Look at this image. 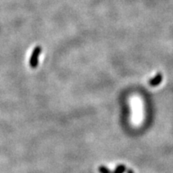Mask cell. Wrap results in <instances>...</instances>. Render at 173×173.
I'll return each mask as SVG.
<instances>
[{
    "mask_svg": "<svg viewBox=\"0 0 173 173\" xmlns=\"http://www.w3.org/2000/svg\"><path fill=\"white\" fill-rule=\"evenodd\" d=\"M41 51H42V48L40 47H36L33 51L31 55V59H30V67L31 68H36L38 66V57L40 55Z\"/></svg>",
    "mask_w": 173,
    "mask_h": 173,
    "instance_id": "cell-1",
    "label": "cell"
},
{
    "mask_svg": "<svg viewBox=\"0 0 173 173\" xmlns=\"http://www.w3.org/2000/svg\"><path fill=\"white\" fill-rule=\"evenodd\" d=\"M99 171L100 173H112V171H110L108 167H106L105 166H100L99 167Z\"/></svg>",
    "mask_w": 173,
    "mask_h": 173,
    "instance_id": "cell-4",
    "label": "cell"
},
{
    "mask_svg": "<svg viewBox=\"0 0 173 173\" xmlns=\"http://www.w3.org/2000/svg\"><path fill=\"white\" fill-rule=\"evenodd\" d=\"M127 173H134V172H133V171L131 169H128L127 170Z\"/></svg>",
    "mask_w": 173,
    "mask_h": 173,
    "instance_id": "cell-5",
    "label": "cell"
},
{
    "mask_svg": "<svg viewBox=\"0 0 173 173\" xmlns=\"http://www.w3.org/2000/svg\"><path fill=\"white\" fill-rule=\"evenodd\" d=\"M162 80H163V75H162L161 73H159L154 77L153 79H151L149 83H150V85L152 86H156L161 83Z\"/></svg>",
    "mask_w": 173,
    "mask_h": 173,
    "instance_id": "cell-2",
    "label": "cell"
},
{
    "mask_svg": "<svg viewBox=\"0 0 173 173\" xmlns=\"http://www.w3.org/2000/svg\"><path fill=\"white\" fill-rule=\"evenodd\" d=\"M126 171V167L123 164H120V165H118L116 167V168L115 169V171L112 173H123Z\"/></svg>",
    "mask_w": 173,
    "mask_h": 173,
    "instance_id": "cell-3",
    "label": "cell"
}]
</instances>
